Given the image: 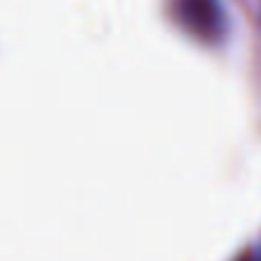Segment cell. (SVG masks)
I'll use <instances>...</instances> for the list:
<instances>
[{"instance_id":"2","label":"cell","mask_w":261,"mask_h":261,"mask_svg":"<svg viewBox=\"0 0 261 261\" xmlns=\"http://www.w3.org/2000/svg\"><path fill=\"white\" fill-rule=\"evenodd\" d=\"M239 261H259V259H257V257H254V254H252V252H250V254H245V257H241Z\"/></svg>"},{"instance_id":"1","label":"cell","mask_w":261,"mask_h":261,"mask_svg":"<svg viewBox=\"0 0 261 261\" xmlns=\"http://www.w3.org/2000/svg\"><path fill=\"white\" fill-rule=\"evenodd\" d=\"M172 16L193 39L206 46L225 44L229 32V16L222 0H174Z\"/></svg>"}]
</instances>
